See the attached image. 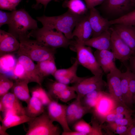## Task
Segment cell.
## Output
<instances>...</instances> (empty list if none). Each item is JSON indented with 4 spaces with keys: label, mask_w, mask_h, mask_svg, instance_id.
Instances as JSON below:
<instances>
[{
    "label": "cell",
    "mask_w": 135,
    "mask_h": 135,
    "mask_svg": "<svg viewBox=\"0 0 135 135\" xmlns=\"http://www.w3.org/2000/svg\"><path fill=\"white\" fill-rule=\"evenodd\" d=\"M84 16L76 14L68 9L66 12L59 16H48L43 15L36 18L43 26L61 32L67 38L71 40L73 38L72 33L74 29Z\"/></svg>",
    "instance_id": "obj_1"
},
{
    "label": "cell",
    "mask_w": 135,
    "mask_h": 135,
    "mask_svg": "<svg viewBox=\"0 0 135 135\" xmlns=\"http://www.w3.org/2000/svg\"><path fill=\"white\" fill-rule=\"evenodd\" d=\"M12 14L8 25V32L18 41L30 38L28 31L38 28L37 21L33 18L24 9L21 8L12 11Z\"/></svg>",
    "instance_id": "obj_2"
},
{
    "label": "cell",
    "mask_w": 135,
    "mask_h": 135,
    "mask_svg": "<svg viewBox=\"0 0 135 135\" xmlns=\"http://www.w3.org/2000/svg\"><path fill=\"white\" fill-rule=\"evenodd\" d=\"M19 41L20 47L15 52L19 56H26L37 62L54 58L56 49L44 46L35 40L27 38Z\"/></svg>",
    "instance_id": "obj_3"
},
{
    "label": "cell",
    "mask_w": 135,
    "mask_h": 135,
    "mask_svg": "<svg viewBox=\"0 0 135 135\" xmlns=\"http://www.w3.org/2000/svg\"><path fill=\"white\" fill-rule=\"evenodd\" d=\"M29 35L42 45L55 49L67 48L71 41L62 32L44 26L31 30Z\"/></svg>",
    "instance_id": "obj_4"
},
{
    "label": "cell",
    "mask_w": 135,
    "mask_h": 135,
    "mask_svg": "<svg viewBox=\"0 0 135 135\" xmlns=\"http://www.w3.org/2000/svg\"><path fill=\"white\" fill-rule=\"evenodd\" d=\"M70 49L76 53L79 64L86 68L94 75H103L104 72L93 53L91 47L84 45L76 40H71Z\"/></svg>",
    "instance_id": "obj_5"
},
{
    "label": "cell",
    "mask_w": 135,
    "mask_h": 135,
    "mask_svg": "<svg viewBox=\"0 0 135 135\" xmlns=\"http://www.w3.org/2000/svg\"><path fill=\"white\" fill-rule=\"evenodd\" d=\"M45 111L40 116L28 122L26 135H59V127L54 125Z\"/></svg>",
    "instance_id": "obj_6"
},
{
    "label": "cell",
    "mask_w": 135,
    "mask_h": 135,
    "mask_svg": "<svg viewBox=\"0 0 135 135\" xmlns=\"http://www.w3.org/2000/svg\"><path fill=\"white\" fill-rule=\"evenodd\" d=\"M103 76L85 77L78 83L74 84L72 86L77 95L76 99L81 100L86 95L90 92L95 90H103L107 83L103 80Z\"/></svg>",
    "instance_id": "obj_7"
},
{
    "label": "cell",
    "mask_w": 135,
    "mask_h": 135,
    "mask_svg": "<svg viewBox=\"0 0 135 135\" xmlns=\"http://www.w3.org/2000/svg\"><path fill=\"white\" fill-rule=\"evenodd\" d=\"M117 104L116 101L109 93L103 90L92 108V113L93 116L102 124L104 122L105 117L113 112Z\"/></svg>",
    "instance_id": "obj_8"
},
{
    "label": "cell",
    "mask_w": 135,
    "mask_h": 135,
    "mask_svg": "<svg viewBox=\"0 0 135 135\" xmlns=\"http://www.w3.org/2000/svg\"><path fill=\"white\" fill-rule=\"evenodd\" d=\"M111 30L110 48L116 59L124 62L129 60L135 52L120 38L112 27Z\"/></svg>",
    "instance_id": "obj_9"
},
{
    "label": "cell",
    "mask_w": 135,
    "mask_h": 135,
    "mask_svg": "<svg viewBox=\"0 0 135 135\" xmlns=\"http://www.w3.org/2000/svg\"><path fill=\"white\" fill-rule=\"evenodd\" d=\"M68 106L52 100L47 106V113L51 120L58 122L62 126L64 132L72 131L67 121L66 110Z\"/></svg>",
    "instance_id": "obj_10"
},
{
    "label": "cell",
    "mask_w": 135,
    "mask_h": 135,
    "mask_svg": "<svg viewBox=\"0 0 135 135\" xmlns=\"http://www.w3.org/2000/svg\"><path fill=\"white\" fill-rule=\"evenodd\" d=\"M122 72L117 68L107 74V86L109 93L114 98L118 104L127 106L122 100L121 76Z\"/></svg>",
    "instance_id": "obj_11"
},
{
    "label": "cell",
    "mask_w": 135,
    "mask_h": 135,
    "mask_svg": "<svg viewBox=\"0 0 135 135\" xmlns=\"http://www.w3.org/2000/svg\"><path fill=\"white\" fill-rule=\"evenodd\" d=\"M102 4L106 13L118 18L133 10L135 7L131 0H105Z\"/></svg>",
    "instance_id": "obj_12"
},
{
    "label": "cell",
    "mask_w": 135,
    "mask_h": 135,
    "mask_svg": "<svg viewBox=\"0 0 135 135\" xmlns=\"http://www.w3.org/2000/svg\"><path fill=\"white\" fill-rule=\"evenodd\" d=\"M0 99L4 116L10 114L25 115V107L20 100L12 92H8Z\"/></svg>",
    "instance_id": "obj_13"
},
{
    "label": "cell",
    "mask_w": 135,
    "mask_h": 135,
    "mask_svg": "<svg viewBox=\"0 0 135 135\" xmlns=\"http://www.w3.org/2000/svg\"><path fill=\"white\" fill-rule=\"evenodd\" d=\"M79 64L76 58L70 67L67 68L57 69L52 76L56 81L66 84L78 83L85 77H78L77 75Z\"/></svg>",
    "instance_id": "obj_14"
},
{
    "label": "cell",
    "mask_w": 135,
    "mask_h": 135,
    "mask_svg": "<svg viewBox=\"0 0 135 135\" xmlns=\"http://www.w3.org/2000/svg\"><path fill=\"white\" fill-rule=\"evenodd\" d=\"M89 10L88 20L92 31V38L94 37L109 29L112 25L110 21L102 17L95 7Z\"/></svg>",
    "instance_id": "obj_15"
},
{
    "label": "cell",
    "mask_w": 135,
    "mask_h": 135,
    "mask_svg": "<svg viewBox=\"0 0 135 135\" xmlns=\"http://www.w3.org/2000/svg\"><path fill=\"white\" fill-rule=\"evenodd\" d=\"M20 46V42L12 34L0 30V56L17 52Z\"/></svg>",
    "instance_id": "obj_16"
},
{
    "label": "cell",
    "mask_w": 135,
    "mask_h": 135,
    "mask_svg": "<svg viewBox=\"0 0 135 135\" xmlns=\"http://www.w3.org/2000/svg\"><path fill=\"white\" fill-rule=\"evenodd\" d=\"M94 54L104 72L108 74L117 68L115 62L116 59L110 50H96Z\"/></svg>",
    "instance_id": "obj_17"
},
{
    "label": "cell",
    "mask_w": 135,
    "mask_h": 135,
    "mask_svg": "<svg viewBox=\"0 0 135 135\" xmlns=\"http://www.w3.org/2000/svg\"><path fill=\"white\" fill-rule=\"evenodd\" d=\"M92 31L88 20V15L84 16L76 25L73 31L72 36L84 44L92 35Z\"/></svg>",
    "instance_id": "obj_18"
},
{
    "label": "cell",
    "mask_w": 135,
    "mask_h": 135,
    "mask_svg": "<svg viewBox=\"0 0 135 135\" xmlns=\"http://www.w3.org/2000/svg\"><path fill=\"white\" fill-rule=\"evenodd\" d=\"M18 60L24 67L27 79L29 82H36L42 86L44 79L40 76L33 61L23 55L19 56Z\"/></svg>",
    "instance_id": "obj_19"
},
{
    "label": "cell",
    "mask_w": 135,
    "mask_h": 135,
    "mask_svg": "<svg viewBox=\"0 0 135 135\" xmlns=\"http://www.w3.org/2000/svg\"><path fill=\"white\" fill-rule=\"evenodd\" d=\"M112 27L120 38L135 52V26L115 24Z\"/></svg>",
    "instance_id": "obj_20"
},
{
    "label": "cell",
    "mask_w": 135,
    "mask_h": 135,
    "mask_svg": "<svg viewBox=\"0 0 135 135\" xmlns=\"http://www.w3.org/2000/svg\"><path fill=\"white\" fill-rule=\"evenodd\" d=\"M111 35L110 27L99 36L90 38L84 42V44L97 50H110Z\"/></svg>",
    "instance_id": "obj_21"
},
{
    "label": "cell",
    "mask_w": 135,
    "mask_h": 135,
    "mask_svg": "<svg viewBox=\"0 0 135 135\" xmlns=\"http://www.w3.org/2000/svg\"><path fill=\"white\" fill-rule=\"evenodd\" d=\"M28 81L26 80L17 79L15 80L12 88V92L20 100L27 104L31 97L28 87Z\"/></svg>",
    "instance_id": "obj_22"
},
{
    "label": "cell",
    "mask_w": 135,
    "mask_h": 135,
    "mask_svg": "<svg viewBox=\"0 0 135 135\" xmlns=\"http://www.w3.org/2000/svg\"><path fill=\"white\" fill-rule=\"evenodd\" d=\"M17 61L14 55L10 54L0 56V74L6 76L9 75L13 79L14 76L13 71Z\"/></svg>",
    "instance_id": "obj_23"
},
{
    "label": "cell",
    "mask_w": 135,
    "mask_h": 135,
    "mask_svg": "<svg viewBox=\"0 0 135 135\" xmlns=\"http://www.w3.org/2000/svg\"><path fill=\"white\" fill-rule=\"evenodd\" d=\"M33 118L26 115L10 114L4 116L3 118L0 116V120L2 123V126L7 130L10 128L28 122Z\"/></svg>",
    "instance_id": "obj_24"
},
{
    "label": "cell",
    "mask_w": 135,
    "mask_h": 135,
    "mask_svg": "<svg viewBox=\"0 0 135 135\" xmlns=\"http://www.w3.org/2000/svg\"><path fill=\"white\" fill-rule=\"evenodd\" d=\"M26 106L25 107V115L34 118L42 114L45 111L44 106L38 98L32 96Z\"/></svg>",
    "instance_id": "obj_25"
},
{
    "label": "cell",
    "mask_w": 135,
    "mask_h": 135,
    "mask_svg": "<svg viewBox=\"0 0 135 135\" xmlns=\"http://www.w3.org/2000/svg\"><path fill=\"white\" fill-rule=\"evenodd\" d=\"M130 70L128 66L126 70L122 73L121 83L122 100L124 103L130 108L133 103L130 95L129 90V79Z\"/></svg>",
    "instance_id": "obj_26"
},
{
    "label": "cell",
    "mask_w": 135,
    "mask_h": 135,
    "mask_svg": "<svg viewBox=\"0 0 135 135\" xmlns=\"http://www.w3.org/2000/svg\"><path fill=\"white\" fill-rule=\"evenodd\" d=\"M36 66L40 76L44 79L50 75L52 76L57 70L54 58L38 62Z\"/></svg>",
    "instance_id": "obj_27"
},
{
    "label": "cell",
    "mask_w": 135,
    "mask_h": 135,
    "mask_svg": "<svg viewBox=\"0 0 135 135\" xmlns=\"http://www.w3.org/2000/svg\"><path fill=\"white\" fill-rule=\"evenodd\" d=\"M64 8H68L71 11L79 15H84L88 9L82 0H65L62 4Z\"/></svg>",
    "instance_id": "obj_28"
},
{
    "label": "cell",
    "mask_w": 135,
    "mask_h": 135,
    "mask_svg": "<svg viewBox=\"0 0 135 135\" xmlns=\"http://www.w3.org/2000/svg\"><path fill=\"white\" fill-rule=\"evenodd\" d=\"M70 87L57 81L51 80L47 84L48 93L52 100H55L57 95L62 92Z\"/></svg>",
    "instance_id": "obj_29"
},
{
    "label": "cell",
    "mask_w": 135,
    "mask_h": 135,
    "mask_svg": "<svg viewBox=\"0 0 135 135\" xmlns=\"http://www.w3.org/2000/svg\"><path fill=\"white\" fill-rule=\"evenodd\" d=\"M32 96L36 97L38 99L44 106H47L52 100L49 96L48 93L42 87L39 86L32 88L31 90Z\"/></svg>",
    "instance_id": "obj_30"
},
{
    "label": "cell",
    "mask_w": 135,
    "mask_h": 135,
    "mask_svg": "<svg viewBox=\"0 0 135 135\" xmlns=\"http://www.w3.org/2000/svg\"><path fill=\"white\" fill-rule=\"evenodd\" d=\"M111 24L135 26V9L118 18L110 20Z\"/></svg>",
    "instance_id": "obj_31"
},
{
    "label": "cell",
    "mask_w": 135,
    "mask_h": 135,
    "mask_svg": "<svg viewBox=\"0 0 135 135\" xmlns=\"http://www.w3.org/2000/svg\"><path fill=\"white\" fill-rule=\"evenodd\" d=\"M77 94L73 86H71L60 93L57 96L56 101L60 100L66 103L74 99H76Z\"/></svg>",
    "instance_id": "obj_32"
},
{
    "label": "cell",
    "mask_w": 135,
    "mask_h": 135,
    "mask_svg": "<svg viewBox=\"0 0 135 135\" xmlns=\"http://www.w3.org/2000/svg\"><path fill=\"white\" fill-rule=\"evenodd\" d=\"M14 82L5 75L0 74V97L8 92L12 88Z\"/></svg>",
    "instance_id": "obj_33"
},
{
    "label": "cell",
    "mask_w": 135,
    "mask_h": 135,
    "mask_svg": "<svg viewBox=\"0 0 135 135\" xmlns=\"http://www.w3.org/2000/svg\"><path fill=\"white\" fill-rule=\"evenodd\" d=\"M73 128L74 130L82 132L86 135H92V126L82 118L75 122L73 125Z\"/></svg>",
    "instance_id": "obj_34"
},
{
    "label": "cell",
    "mask_w": 135,
    "mask_h": 135,
    "mask_svg": "<svg viewBox=\"0 0 135 135\" xmlns=\"http://www.w3.org/2000/svg\"><path fill=\"white\" fill-rule=\"evenodd\" d=\"M81 103V100L76 99L67 106L66 110V117L67 122L69 126H70L72 119Z\"/></svg>",
    "instance_id": "obj_35"
},
{
    "label": "cell",
    "mask_w": 135,
    "mask_h": 135,
    "mask_svg": "<svg viewBox=\"0 0 135 135\" xmlns=\"http://www.w3.org/2000/svg\"><path fill=\"white\" fill-rule=\"evenodd\" d=\"M92 110L91 108L83 105L81 102L74 115L70 126H73L75 122L82 119L83 116L87 114L92 113Z\"/></svg>",
    "instance_id": "obj_36"
},
{
    "label": "cell",
    "mask_w": 135,
    "mask_h": 135,
    "mask_svg": "<svg viewBox=\"0 0 135 135\" xmlns=\"http://www.w3.org/2000/svg\"><path fill=\"white\" fill-rule=\"evenodd\" d=\"M13 73L14 80L17 79L27 80L24 67L18 60L14 69Z\"/></svg>",
    "instance_id": "obj_37"
},
{
    "label": "cell",
    "mask_w": 135,
    "mask_h": 135,
    "mask_svg": "<svg viewBox=\"0 0 135 135\" xmlns=\"http://www.w3.org/2000/svg\"><path fill=\"white\" fill-rule=\"evenodd\" d=\"M134 112L128 106L121 104H118L112 112L124 114L126 117H132L133 113Z\"/></svg>",
    "instance_id": "obj_38"
},
{
    "label": "cell",
    "mask_w": 135,
    "mask_h": 135,
    "mask_svg": "<svg viewBox=\"0 0 135 135\" xmlns=\"http://www.w3.org/2000/svg\"><path fill=\"white\" fill-rule=\"evenodd\" d=\"M128 127L126 126L116 125L108 123L107 128L116 134L124 135Z\"/></svg>",
    "instance_id": "obj_39"
},
{
    "label": "cell",
    "mask_w": 135,
    "mask_h": 135,
    "mask_svg": "<svg viewBox=\"0 0 135 135\" xmlns=\"http://www.w3.org/2000/svg\"><path fill=\"white\" fill-rule=\"evenodd\" d=\"M12 14V11L7 12L0 10V27L6 24L8 25L11 21Z\"/></svg>",
    "instance_id": "obj_40"
},
{
    "label": "cell",
    "mask_w": 135,
    "mask_h": 135,
    "mask_svg": "<svg viewBox=\"0 0 135 135\" xmlns=\"http://www.w3.org/2000/svg\"><path fill=\"white\" fill-rule=\"evenodd\" d=\"M129 84L130 95L132 100L133 102V98L135 95V74L132 73L131 71Z\"/></svg>",
    "instance_id": "obj_41"
},
{
    "label": "cell",
    "mask_w": 135,
    "mask_h": 135,
    "mask_svg": "<svg viewBox=\"0 0 135 135\" xmlns=\"http://www.w3.org/2000/svg\"><path fill=\"white\" fill-rule=\"evenodd\" d=\"M108 123L117 126H129L133 124V120L132 117H125L117 120L114 122Z\"/></svg>",
    "instance_id": "obj_42"
},
{
    "label": "cell",
    "mask_w": 135,
    "mask_h": 135,
    "mask_svg": "<svg viewBox=\"0 0 135 135\" xmlns=\"http://www.w3.org/2000/svg\"><path fill=\"white\" fill-rule=\"evenodd\" d=\"M126 117L123 114L112 112L108 114L105 117L104 122H106L108 123L114 122L116 120Z\"/></svg>",
    "instance_id": "obj_43"
},
{
    "label": "cell",
    "mask_w": 135,
    "mask_h": 135,
    "mask_svg": "<svg viewBox=\"0 0 135 135\" xmlns=\"http://www.w3.org/2000/svg\"><path fill=\"white\" fill-rule=\"evenodd\" d=\"M0 8L2 10L11 11L16 10L14 8L9 0H0Z\"/></svg>",
    "instance_id": "obj_44"
},
{
    "label": "cell",
    "mask_w": 135,
    "mask_h": 135,
    "mask_svg": "<svg viewBox=\"0 0 135 135\" xmlns=\"http://www.w3.org/2000/svg\"><path fill=\"white\" fill-rule=\"evenodd\" d=\"M88 9L102 4L105 0H84Z\"/></svg>",
    "instance_id": "obj_45"
},
{
    "label": "cell",
    "mask_w": 135,
    "mask_h": 135,
    "mask_svg": "<svg viewBox=\"0 0 135 135\" xmlns=\"http://www.w3.org/2000/svg\"><path fill=\"white\" fill-rule=\"evenodd\" d=\"M29 0H27L28 1ZM52 0H35L36 3L35 4L33 5L32 8L35 9H38L41 7L42 5L44 6V9L46 7L48 3Z\"/></svg>",
    "instance_id": "obj_46"
},
{
    "label": "cell",
    "mask_w": 135,
    "mask_h": 135,
    "mask_svg": "<svg viewBox=\"0 0 135 135\" xmlns=\"http://www.w3.org/2000/svg\"><path fill=\"white\" fill-rule=\"evenodd\" d=\"M129 60V64L128 66L131 71L135 74V53L132 56Z\"/></svg>",
    "instance_id": "obj_47"
},
{
    "label": "cell",
    "mask_w": 135,
    "mask_h": 135,
    "mask_svg": "<svg viewBox=\"0 0 135 135\" xmlns=\"http://www.w3.org/2000/svg\"><path fill=\"white\" fill-rule=\"evenodd\" d=\"M124 135H135V125L133 124L129 126Z\"/></svg>",
    "instance_id": "obj_48"
},
{
    "label": "cell",
    "mask_w": 135,
    "mask_h": 135,
    "mask_svg": "<svg viewBox=\"0 0 135 135\" xmlns=\"http://www.w3.org/2000/svg\"><path fill=\"white\" fill-rule=\"evenodd\" d=\"M62 135H86L82 132L74 130L72 131L68 132H63L62 133Z\"/></svg>",
    "instance_id": "obj_49"
},
{
    "label": "cell",
    "mask_w": 135,
    "mask_h": 135,
    "mask_svg": "<svg viewBox=\"0 0 135 135\" xmlns=\"http://www.w3.org/2000/svg\"><path fill=\"white\" fill-rule=\"evenodd\" d=\"M14 8L16 10V6L19 4L22 0H9Z\"/></svg>",
    "instance_id": "obj_50"
},
{
    "label": "cell",
    "mask_w": 135,
    "mask_h": 135,
    "mask_svg": "<svg viewBox=\"0 0 135 135\" xmlns=\"http://www.w3.org/2000/svg\"><path fill=\"white\" fill-rule=\"evenodd\" d=\"M6 130L2 126V125L0 124V135H9V134L6 132Z\"/></svg>",
    "instance_id": "obj_51"
},
{
    "label": "cell",
    "mask_w": 135,
    "mask_h": 135,
    "mask_svg": "<svg viewBox=\"0 0 135 135\" xmlns=\"http://www.w3.org/2000/svg\"><path fill=\"white\" fill-rule=\"evenodd\" d=\"M134 6L135 7V0H131Z\"/></svg>",
    "instance_id": "obj_52"
},
{
    "label": "cell",
    "mask_w": 135,
    "mask_h": 135,
    "mask_svg": "<svg viewBox=\"0 0 135 135\" xmlns=\"http://www.w3.org/2000/svg\"><path fill=\"white\" fill-rule=\"evenodd\" d=\"M133 124L135 125V116L134 118H133Z\"/></svg>",
    "instance_id": "obj_53"
},
{
    "label": "cell",
    "mask_w": 135,
    "mask_h": 135,
    "mask_svg": "<svg viewBox=\"0 0 135 135\" xmlns=\"http://www.w3.org/2000/svg\"><path fill=\"white\" fill-rule=\"evenodd\" d=\"M133 102L135 104V95L134 96L133 98Z\"/></svg>",
    "instance_id": "obj_54"
},
{
    "label": "cell",
    "mask_w": 135,
    "mask_h": 135,
    "mask_svg": "<svg viewBox=\"0 0 135 135\" xmlns=\"http://www.w3.org/2000/svg\"><path fill=\"white\" fill-rule=\"evenodd\" d=\"M134 112H135V110L134 111Z\"/></svg>",
    "instance_id": "obj_55"
}]
</instances>
